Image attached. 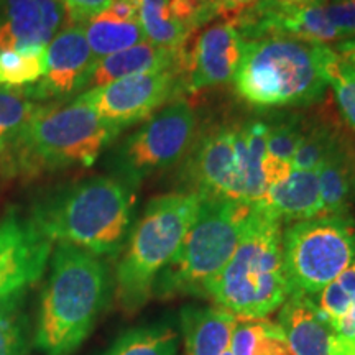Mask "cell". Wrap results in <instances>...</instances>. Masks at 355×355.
I'll list each match as a JSON object with an SVG mask.
<instances>
[{
    "label": "cell",
    "mask_w": 355,
    "mask_h": 355,
    "mask_svg": "<svg viewBox=\"0 0 355 355\" xmlns=\"http://www.w3.org/2000/svg\"><path fill=\"white\" fill-rule=\"evenodd\" d=\"M135 191L110 175L91 176L40 198L30 219L53 243L97 257L122 252L133 225Z\"/></svg>",
    "instance_id": "cell-1"
},
{
    "label": "cell",
    "mask_w": 355,
    "mask_h": 355,
    "mask_svg": "<svg viewBox=\"0 0 355 355\" xmlns=\"http://www.w3.org/2000/svg\"><path fill=\"white\" fill-rule=\"evenodd\" d=\"M112 290V275L102 257L56 243L40 300L35 347L46 355L73 354L94 329Z\"/></svg>",
    "instance_id": "cell-2"
},
{
    "label": "cell",
    "mask_w": 355,
    "mask_h": 355,
    "mask_svg": "<svg viewBox=\"0 0 355 355\" xmlns=\"http://www.w3.org/2000/svg\"><path fill=\"white\" fill-rule=\"evenodd\" d=\"M336 60L331 44L288 37L243 42L234 91L257 109L313 107L326 97Z\"/></svg>",
    "instance_id": "cell-3"
},
{
    "label": "cell",
    "mask_w": 355,
    "mask_h": 355,
    "mask_svg": "<svg viewBox=\"0 0 355 355\" xmlns=\"http://www.w3.org/2000/svg\"><path fill=\"white\" fill-rule=\"evenodd\" d=\"M283 222L255 202L247 229L227 265L212 279L206 298L227 309L239 321L263 319L290 296L283 265Z\"/></svg>",
    "instance_id": "cell-4"
},
{
    "label": "cell",
    "mask_w": 355,
    "mask_h": 355,
    "mask_svg": "<svg viewBox=\"0 0 355 355\" xmlns=\"http://www.w3.org/2000/svg\"><path fill=\"white\" fill-rule=\"evenodd\" d=\"M201 199L188 191L155 196L133 222L114 277L115 300L125 313H137L153 298L155 282L180 250Z\"/></svg>",
    "instance_id": "cell-5"
},
{
    "label": "cell",
    "mask_w": 355,
    "mask_h": 355,
    "mask_svg": "<svg viewBox=\"0 0 355 355\" xmlns=\"http://www.w3.org/2000/svg\"><path fill=\"white\" fill-rule=\"evenodd\" d=\"M254 204L202 196L180 250L155 282V298H206L209 283L227 265L241 242Z\"/></svg>",
    "instance_id": "cell-6"
},
{
    "label": "cell",
    "mask_w": 355,
    "mask_h": 355,
    "mask_svg": "<svg viewBox=\"0 0 355 355\" xmlns=\"http://www.w3.org/2000/svg\"><path fill=\"white\" fill-rule=\"evenodd\" d=\"M117 135L91 105L74 97L43 105L8 159L24 175L89 168Z\"/></svg>",
    "instance_id": "cell-7"
},
{
    "label": "cell",
    "mask_w": 355,
    "mask_h": 355,
    "mask_svg": "<svg viewBox=\"0 0 355 355\" xmlns=\"http://www.w3.org/2000/svg\"><path fill=\"white\" fill-rule=\"evenodd\" d=\"M282 252L290 295L314 298L355 261V217L321 216L288 224Z\"/></svg>",
    "instance_id": "cell-8"
},
{
    "label": "cell",
    "mask_w": 355,
    "mask_h": 355,
    "mask_svg": "<svg viewBox=\"0 0 355 355\" xmlns=\"http://www.w3.org/2000/svg\"><path fill=\"white\" fill-rule=\"evenodd\" d=\"M198 135V114L184 99L155 112L110 153V176L133 191L158 173L180 165Z\"/></svg>",
    "instance_id": "cell-9"
},
{
    "label": "cell",
    "mask_w": 355,
    "mask_h": 355,
    "mask_svg": "<svg viewBox=\"0 0 355 355\" xmlns=\"http://www.w3.org/2000/svg\"><path fill=\"white\" fill-rule=\"evenodd\" d=\"M183 94L181 71L178 68L119 79L105 86L89 89L76 96L91 105L105 123L121 133Z\"/></svg>",
    "instance_id": "cell-10"
},
{
    "label": "cell",
    "mask_w": 355,
    "mask_h": 355,
    "mask_svg": "<svg viewBox=\"0 0 355 355\" xmlns=\"http://www.w3.org/2000/svg\"><path fill=\"white\" fill-rule=\"evenodd\" d=\"M326 2L291 3L285 0H257L245 10L227 19L243 42L288 37L334 44L343 37L324 12Z\"/></svg>",
    "instance_id": "cell-11"
},
{
    "label": "cell",
    "mask_w": 355,
    "mask_h": 355,
    "mask_svg": "<svg viewBox=\"0 0 355 355\" xmlns=\"http://www.w3.org/2000/svg\"><path fill=\"white\" fill-rule=\"evenodd\" d=\"M53 242L33 220L10 209L0 219V300L28 290L43 277Z\"/></svg>",
    "instance_id": "cell-12"
},
{
    "label": "cell",
    "mask_w": 355,
    "mask_h": 355,
    "mask_svg": "<svg viewBox=\"0 0 355 355\" xmlns=\"http://www.w3.org/2000/svg\"><path fill=\"white\" fill-rule=\"evenodd\" d=\"M243 40L227 20L199 30L183 51L181 83L183 92H201L234 81L241 63Z\"/></svg>",
    "instance_id": "cell-13"
},
{
    "label": "cell",
    "mask_w": 355,
    "mask_h": 355,
    "mask_svg": "<svg viewBox=\"0 0 355 355\" xmlns=\"http://www.w3.org/2000/svg\"><path fill=\"white\" fill-rule=\"evenodd\" d=\"M234 135L235 125L227 123L196 135L181 162V181L188 186V193L239 201Z\"/></svg>",
    "instance_id": "cell-14"
},
{
    "label": "cell",
    "mask_w": 355,
    "mask_h": 355,
    "mask_svg": "<svg viewBox=\"0 0 355 355\" xmlns=\"http://www.w3.org/2000/svg\"><path fill=\"white\" fill-rule=\"evenodd\" d=\"M46 71L35 86L24 91L35 101H64L86 91L96 60L81 25H68L44 50Z\"/></svg>",
    "instance_id": "cell-15"
},
{
    "label": "cell",
    "mask_w": 355,
    "mask_h": 355,
    "mask_svg": "<svg viewBox=\"0 0 355 355\" xmlns=\"http://www.w3.org/2000/svg\"><path fill=\"white\" fill-rule=\"evenodd\" d=\"M66 20L61 0H0V50H46Z\"/></svg>",
    "instance_id": "cell-16"
},
{
    "label": "cell",
    "mask_w": 355,
    "mask_h": 355,
    "mask_svg": "<svg viewBox=\"0 0 355 355\" xmlns=\"http://www.w3.org/2000/svg\"><path fill=\"white\" fill-rule=\"evenodd\" d=\"M278 324L291 355H344L345 345L313 298L290 295L279 308Z\"/></svg>",
    "instance_id": "cell-17"
},
{
    "label": "cell",
    "mask_w": 355,
    "mask_h": 355,
    "mask_svg": "<svg viewBox=\"0 0 355 355\" xmlns=\"http://www.w3.org/2000/svg\"><path fill=\"white\" fill-rule=\"evenodd\" d=\"M239 319L220 306L188 304L180 311L184 355H222L227 352Z\"/></svg>",
    "instance_id": "cell-18"
},
{
    "label": "cell",
    "mask_w": 355,
    "mask_h": 355,
    "mask_svg": "<svg viewBox=\"0 0 355 355\" xmlns=\"http://www.w3.org/2000/svg\"><path fill=\"white\" fill-rule=\"evenodd\" d=\"M266 139H268L266 117L248 119V121L235 125L234 150L239 201L260 202L268 191L263 176Z\"/></svg>",
    "instance_id": "cell-19"
},
{
    "label": "cell",
    "mask_w": 355,
    "mask_h": 355,
    "mask_svg": "<svg viewBox=\"0 0 355 355\" xmlns=\"http://www.w3.org/2000/svg\"><path fill=\"white\" fill-rule=\"evenodd\" d=\"M181 63H183V51L165 50L150 42H141L135 46L96 61L86 91L139 74L158 73L173 68L181 71Z\"/></svg>",
    "instance_id": "cell-20"
},
{
    "label": "cell",
    "mask_w": 355,
    "mask_h": 355,
    "mask_svg": "<svg viewBox=\"0 0 355 355\" xmlns=\"http://www.w3.org/2000/svg\"><path fill=\"white\" fill-rule=\"evenodd\" d=\"M322 198V216L349 214L355 204V140L345 130L316 170Z\"/></svg>",
    "instance_id": "cell-21"
},
{
    "label": "cell",
    "mask_w": 355,
    "mask_h": 355,
    "mask_svg": "<svg viewBox=\"0 0 355 355\" xmlns=\"http://www.w3.org/2000/svg\"><path fill=\"white\" fill-rule=\"evenodd\" d=\"M260 204L288 224L321 217L322 198L316 171L291 170L285 180L270 186Z\"/></svg>",
    "instance_id": "cell-22"
},
{
    "label": "cell",
    "mask_w": 355,
    "mask_h": 355,
    "mask_svg": "<svg viewBox=\"0 0 355 355\" xmlns=\"http://www.w3.org/2000/svg\"><path fill=\"white\" fill-rule=\"evenodd\" d=\"M347 130L332 110L308 114L301 141L291 159L293 170L316 171Z\"/></svg>",
    "instance_id": "cell-23"
},
{
    "label": "cell",
    "mask_w": 355,
    "mask_h": 355,
    "mask_svg": "<svg viewBox=\"0 0 355 355\" xmlns=\"http://www.w3.org/2000/svg\"><path fill=\"white\" fill-rule=\"evenodd\" d=\"M81 28L96 61L146 42L139 20L122 19L109 8L83 24Z\"/></svg>",
    "instance_id": "cell-24"
},
{
    "label": "cell",
    "mask_w": 355,
    "mask_h": 355,
    "mask_svg": "<svg viewBox=\"0 0 355 355\" xmlns=\"http://www.w3.org/2000/svg\"><path fill=\"white\" fill-rule=\"evenodd\" d=\"M178 350L176 322L165 318L122 332L101 355H176Z\"/></svg>",
    "instance_id": "cell-25"
},
{
    "label": "cell",
    "mask_w": 355,
    "mask_h": 355,
    "mask_svg": "<svg viewBox=\"0 0 355 355\" xmlns=\"http://www.w3.org/2000/svg\"><path fill=\"white\" fill-rule=\"evenodd\" d=\"M42 107L25 91L0 87V158L10 157Z\"/></svg>",
    "instance_id": "cell-26"
},
{
    "label": "cell",
    "mask_w": 355,
    "mask_h": 355,
    "mask_svg": "<svg viewBox=\"0 0 355 355\" xmlns=\"http://www.w3.org/2000/svg\"><path fill=\"white\" fill-rule=\"evenodd\" d=\"M139 21L146 42L165 50L183 51L193 38L175 19L168 0H140Z\"/></svg>",
    "instance_id": "cell-27"
},
{
    "label": "cell",
    "mask_w": 355,
    "mask_h": 355,
    "mask_svg": "<svg viewBox=\"0 0 355 355\" xmlns=\"http://www.w3.org/2000/svg\"><path fill=\"white\" fill-rule=\"evenodd\" d=\"M229 352L232 355H291L286 336L272 319L239 321L232 332Z\"/></svg>",
    "instance_id": "cell-28"
},
{
    "label": "cell",
    "mask_w": 355,
    "mask_h": 355,
    "mask_svg": "<svg viewBox=\"0 0 355 355\" xmlns=\"http://www.w3.org/2000/svg\"><path fill=\"white\" fill-rule=\"evenodd\" d=\"M308 114L298 110H279L266 115L268 121V139L266 155L278 162L290 163L295 157L301 137H303Z\"/></svg>",
    "instance_id": "cell-29"
},
{
    "label": "cell",
    "mask_w": 355,
    "mask_h": 355,
    "mask_svg": "<svg viewBox=\"0 0 355 355\" xmlns=\"http://www.w3.org/2000/svg\"><path fill=\"white\" fill-rule=\"evenodd\" d=\"M44 50H0V87L28 89L44 76Z\"/></svg>",
    "instance_id": "cell-30"
},
{
    "label": "cell",
    "mask_w": 355,
    "mask_h": 355,
    "mask_svg": "<svg viewBox=\"0 0 355 355\" xmlns=\"http://www.w3.org/2000/svg\"><path fill=\"white\" fill-rule=\"evenodd\" d=\"M355 296V261L344 270L334 282L329 283L324 290L313 298L319 311L324 314L334 327L337 319H339L349 306L352 304Z\"/></svg>",
    "instance_id": "cell-31"
},
{
    "label": "cell",
    "mask_w": 355,
    "mask_h": 355,
    "mask_svg": "<svg viewBox=\"0 0 355 355\" xmlns=\"http://www.w3.org/2000/svg\"><path fill=\"white\" fill-rule=\"evenodd\" d=\"M329 87L334 92L340 119L355 132V71L344 64L337 55L329 69Z\"/></svg>",
    "instance_id": "cell-32"
},
{
    "label": "cell",
    "mask_w": 355,
    "mask_h": 355,
    "mask_svg": "<svg viewBox=\"0 0 355 355\" xmlns=\"http://www.w3.org/2000/svg\"><path fill=\"white\" fill-rule=\"evenodd\" d=\"M32 340V324L25 309L0 326V355H26Z\"/></svg>",
    "instance_id": "cell-33"
},
{
    "label": "cell",
    "mask_w": 355,
    "mask_h": 355,
    "mask_svg": "<svg viewBox=\"0 0 355 355\" xmlns=\"http://www.w3.org/2000/svg\"><path fill=\"white\" fill-rule=\"evenodd\" d=\"M324 12L344 40L355 37V0L352 2H329L324 6Z\"/></svg>",
    "instance_id": "cell-34"
},
{
    "label": "cell",
    "mask_w": 355,
    "mask_h": 355,
    "mask_svg": "<svg viewBox=\"0 0 355 355\" xmlns=\"http://www.w3.org/2000/svg\"><path fill=\"white\" fill-rule=\"evenodd\" d=\"M71 25H83L107 10L112 0H61Z\"/></svg>",
    "instance_id": "cell-35"
},
{
    "label": "cell",
    "mask_w": 355,
    "mask_h": 355,
    "mask_svg": "<svg viewBox=\"0 0 355 355\" xmlns=\"http://www.w3.org/2000/svg\"><path fill=\"white\" fill-rule=\"evenodd\" d=\"M334 329L344 343L355 345V303L350 304L343 316L337 319Z\"/></svg>",
    "instance_id": "cell-36"
},
{
    "label": "cell",
    "mask_w": 355,
    "mask_h": 355,
    "mask_svg": "<svg viewBox=\"0 0 355 355\" xmlns=\"http://www.w3.org/2000/svg\"><path fill=\"white\" fill-rule=\"evenodd\" d=\"M26 298V290L15 293V295L8 296L6 300H0V326H3L8 319L15 316L19 311L24 309Z\"/></svg>",
    "instance_id": "cell-37"
},
{
    "label": "cell",
    "mask_w": 355,
    "mask_h": 355,
    "mask_svg": "<svg viewBox=\"0 0 355 355\" xmlns=\"http://www.w3.org/2000/svg\"><path fill=\"white\" fill-rule=\"evenodd\" d=\"M214 2L219 17H224V20H227L230 17H234L235 13L245 10L252 3H255L257 0H214Z\"/></svg>",
    "instance_id": "cell-38"
},
{
    "label": "cell",
    "mask_w": 355,
    "mask_h": 355,
    "mask_svg": "<svg viewBox=\"0 0 355 355\" xmlns=\"http://www.w3.org/2000/svg\"><path fill=\"white\" fill-rule=\"evenodd\" d=\"M332 50L336 51V55L340 58L344 64H347L350 69L355 71V37L343 40V42H337L331 44Z\"/></svg>",
    "instance_id": "cell-39"
},
{
    "label": "cell",
    "mask_w": 355,
    "mask_h": 355,
    "mask_svg": "<svg viewBox=\"0 0 355 355\" xmlns=\"http://www.w3.org/2000/svg\"><path fill=\"white\" fill-rule=\"evenodd\" d=\"M285 2H291V3H309V2H326V0H285Z\"/></svg>",
    "instance_id": "cell-40"
},
{
    "label": "cell",
    "mask_w": 355,
    "mask_h": 355,
    "mask_svg": "<svg viewBox=\"0 0 355 355\" xmlns=\"http://www.w3.org/2000/svg\"><path fill=\"white\" fill-rule=\"evenodd\" d=\"M331 2H352V0H331Z\"/></svg>",
    "instance_id": "cell-41"
},
{
    "label": "cell",
    "mask_w": 355,
    "mask_h": 355,
    "mask_svg": "<svg viewBox=\"0 0 355 355\" xmlns=\"http://www.w3.org/2000/svg\"><path fill=\"white\" fill-rule=\"evenodd\" d=\"M222 355H232V354H230V352H229V350H227V352H224V354H222Z\"/></svg>",
    "instance_id": "cell-42"
},
{
    "label": "cell",
    "mask_w": 355,
    "mask_h": 355,
    "mask_svg": "<svg viewBox=\"0 0 355 355\" xmlns=\"http://www.w3.org/2000/svg\"><path fill=\"white\" fill-rule=\"evenodd\" d=\"M214 3H216V2H214Z\"/></svg>",
    "instance_id": "cell-43"
}]
</instances>
